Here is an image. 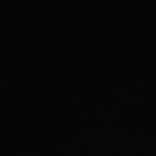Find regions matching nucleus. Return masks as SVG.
Segmentation results:
<instances>
[]
</instances>
